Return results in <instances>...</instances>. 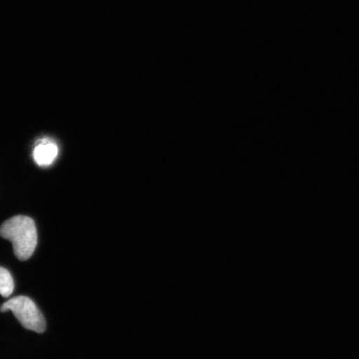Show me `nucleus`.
<instances>
[{"instance_id":"1","label":"nucleus","mask_w":359,"mask_h":359,"mask_svg":"<svg viewBox=\"0 0 359 359\" xmlns=\"http://www.w3.org/2000/svg\"><path fill=\"white\" fill-rule=\"evenodd\" d=\"M0 236L11 242L13 252L20 260L32 257L38 243L34 219L25 215H16L4 222L0 227Z\"/></svg>"},{"instance_id":"2","label":"nucleus","mask_w":359,"mask_h":359,"mask_svg":"<svg viewBox=\"0 0 359 359\" xmlns=\"http://www.w3.org/2000/svg\"><path fill=\"white\" fill-rule=\"evenodd\" d=\"M0 311H12L18 320L26 330L43 333L46 329V323L39 308L32 299L26 296H17L4 303Z\"/></svg>"},{"instance_id":"3","label":"nucleus","mask_w":359,"mask_h":359,"mask_svg":"<svg viewBox=\"0 0 359 359\" xmlns=\"http://www.w3.org/2000/svg\"><path fill=\"white\" fill-rule=\"evenodd\" d=\"M58 148L56 143L43 139L36 145L33 151L34 160L39 167H48L56 159Z\"/></svg>"},{"instance_id":"4","label":"nucleus","mask_w":359,"mask_h":359,"mask_svg":"<svg viewBox=\"0 0 359 359\" xmlns=\"http://www.w3.org/2000/svg\"><path fill=\"white\" fill-rule=\"evenodd\" d=\"M15 290V282L10 271L0 266V295L4 298L10 297Z\"/></svg>"}]
</instances>
